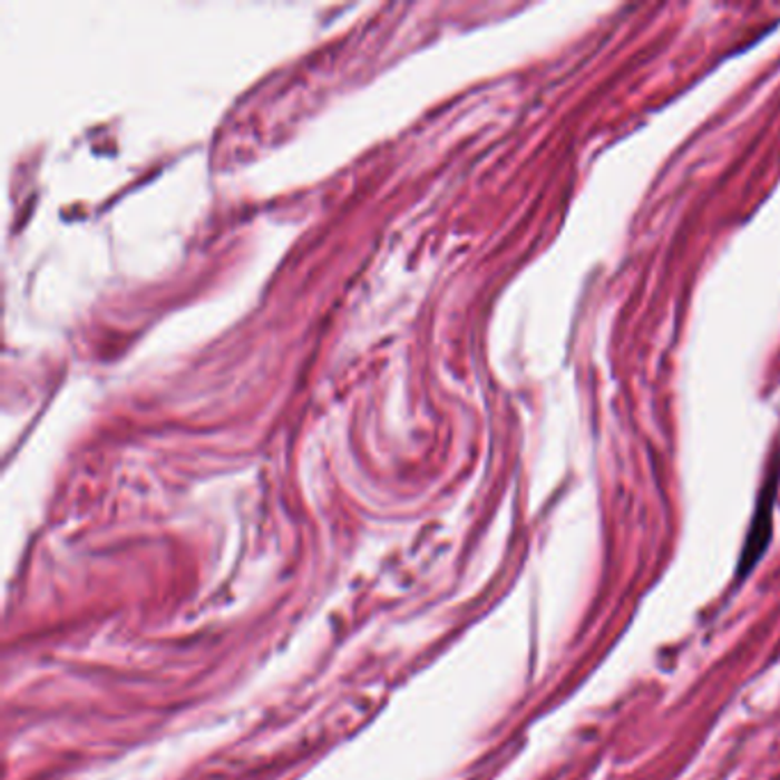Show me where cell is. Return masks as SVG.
I'll return each instance as SVG.
<instances>
[{
  "label": "cell",
  "mask_w": 780,
  "mask_h": 780,
  "mask_svg": "<svg viewBox=\"0 0 780 780\" xmlns=\"http://www.w3.org/2000/svg\"><path fill=\"white\" fill-rule=\"evenodd\" d=\"M776 780H780V776H778V778H776Z\"/></svg>",
  "instance_id": "7a4b0ae2"
},
{
  "label": "cell",
  "mask_w": 780,
  "mask_h": 780,
  "mask_svg": "<svg viewBox=\"0 0 780 780\" xmlns=\"http://www.w3.org/2000/svg\"><path fill=\"white\" fill-rule=\"evenodd\" d=\"M780 465L773 467V471L767 476L762 486V493L758 497V508L751 519V529L740 556V568H737V579H744L762 558V554L769 547L771 540V513H773V499H776V486H778Z\"/></svg>",
  "instance_id": "6da1fadb"
}]
</instances>
